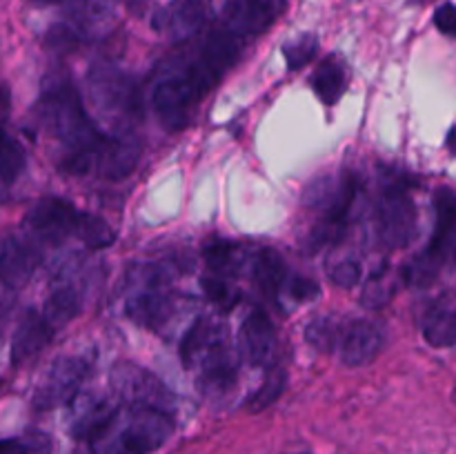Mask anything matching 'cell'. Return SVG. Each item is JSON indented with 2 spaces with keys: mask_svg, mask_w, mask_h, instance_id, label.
I'll return each mask as SVG.
<instances>
[{
  "mask_svg": "<svg viewBox=\"0 0 456 454\" xmlns=\"http://www.w3.org/2000/svg\"><path fill=\"white\" fill-rule=\"evenodd\" d=\"M243 52V38L227 29L209 31L194 49L160 62L151 85V107L167 129H178L218 85Z\"/></svg>",
  "mask_w": 456,
  "mask_h": 454,
  "instance_id": "obj_1",
  "label": "cell"
},
{
  "mask_svg": "<svg viewBox=\"0 0 456 454\" xmlns=\"http://www.w3.org/2000/svg\"><path fill=\"white\" fill-rule=\"evenodd\" d=\"M40 120L45 129L69 151L65 169L71 174H87L94 147L102 134L89 116L83 98L69 80H52L40 98Z\"/></svg>",
  "mask_w": 456,
  "mask_h": 454,
  "instance_id": "obj_2",
  "label": "cell"
},
{
  "mask_svg": "<svg viewBox=\"0 0 456 454\" xmlns=\"http://www.w3.org/2000/svg\"><path fill=\"white\" fill-rule=\"evenodd\" d=\"M174 434L172 412L118 405L87 434L92 454H154Z\"/></svg>",
  "mask_w": 456,
  "mask_h": 454,
  "instance_id": "obj_3",
  "label": "cell"
},
{
  "mask_svg": "<svg viewBox=\"0 0 456 454\" xmlns=\"http://www.w3.org/2000/svg\"><path fill=\"white\" fill-rule=\"evenodd\" d=\"M181 359L194 369L205 394H225L236 381V354L232 352L227 328L218 320L199 319L181 343Z\"/></svg>",
  "mask_w": 456,
  "mask_h": 454,
  "instance_id": "obj_4",
  "label": "cell"
},
{
  "mask_svg": "<svg viewBox=\"0 0 456 454\" xmlns=\"http://www.w3.org/2000/svg\"><path fill=\"white\" fill-rule=\"evenodd\" d=\"M92 120L98 118L110 132L129 134L141 118L136 80L114 62H94L85 80Z\"/></svg>",
  "mask_w": 456,
  "mask_h": 454,
  "instance_id": "obj_5",
  "label": "cell"
},
{
  "mask_svg": "<svg viewBox=\"0 0 456 454\" xmlns=\"http://www.w3.org/2000/svg\"><path fill=\"white\" fill-rule=\"evenodd\" d=\"M110 385L114 394L127 405H145V408L172 412L176 403L169 387L156 374L129 361H120L111 368Z\"/></svg>",
  "mask_w": 456,
  "mask_h": 454,
  "instance_id": "obj_6",
  "label": "cell"
},
{
  "mask_svg": "<svg viewBox=\"0 0 456 454\" xmlns=\"http://www.w3.org/2000/svg\"><path fill=\"white\" fill-rule=\"evenodd\" d=\"M89 374V365L83 356H61L53 361L34 390V408L53 409L74 401Z\"/></svg>",
  "mask_w": 456,
  "mask_h": 454,
  "instance_id": "obj_7",
  "label": "cell"
},
{
  "mask_svg": "<svg viewBox=\"0 0 456 454\" xmlns=\"http://www.w3.org/2000/svg\"><path fill=\"white\" fill-rule=\"evenodd\" d=\"M417 234V209L405 190H387L377 205V236L386 247H405Z\"/></svg>",
  "mask_w": 456,
  "mask_h": 454,
  "instance_id": "obj_8",
  "label": "cell"
},
{
  "mask_svg": "<svg viewBox=\"0 0 456 454\" xmlns=\"http://www.w3.org/2000/svg\"><path fill=\"white\" fill-rule=\"evenodd\" d=\"M78 209L65 199H43L27 212L25 234L31 240L43 243H61L67 236H76L78 227Z\"/></svg>",
  "mask_w": 456,
  "mask_h": 454,
  "instance_id": "obj_9",
  "label": "cell"
},
{
  "mask_svg": "<svg viewBox=\"0 0 456 454\" xmlns=\"http://www.w3.org/2000/svg\"><path fill=\"white\" fill-rule=\"evenodd\" d=\"M285 4L288 0H230L223 9V29L243 40L258 36L279 20Z\"/></svg>",
  "mask_w": 456,
  "mask_h": 454,
  "instance_id": "obj_10",
  "label": "cell"
},
{
  "mask_svg": "<svg viewBox=\"0 0 456 454\" xmlns=\"http://www.w3.org/2000/svg\"><path fill=\"white\" fill-rule=\"evenodd\" d=\"M40 247L27 234L7 231L0 236V285L18 289L34 276L40 265Z\"/></svg>",
  "mask_w": 456,
  "mask_h": 454,
  "instance_id": "obj_11",
  "label": "cell"
},
{
  "mask_svg": "<svg viewBox=\"0 0 456 454\" xmlns=\"http://www.w3.org/2000/svg\"><path fill=\"white\" fill-rule=\"evenodd\" d=\"M208 20V0H169L154 13L151 27L172 43H187Z\"/></svg>",
  "mask_w": 456,
  "mask_h": 454,
  "instance_id": "obj_12",
  "label": "cell"
},
{
  "mask_svg": "<svg viewBox=\"0 0 456 454\" xmlns=\"http://www.w3.org/2000/svg\"><path fill=\"white\" fill-rule=\"evenodd\" d=\"M141 160V142L132 134H111L102 136L94 147L89 169H96L102 178L118 181L129 176Z\"/></svg>",
  "mask_w": 456,
  "mask_h": 454,
  "instance_id": "obj_13",
  "label": "cell"
},
{
  "mask_svg": "<svg viewBox=\"0 0 456 454\" xmlns=\"http://www.w3.org/2000/svg\"><path fill=\"white\" fill-rule=\"evenodd\" d=\"M383 347V329L372 320H350L341 328L337 350L347 368L372 363Z\"/></svg>",
  "mask_w": 456,
  "mask_h": 454,
  "instance_id": "obj_14",
  "label": "cell"
},
{
  "mask_svg": "<svg viewBox=\"0 0 456 454\" xmlns=\"http://www.w3.org/2000/svg\"><path fill=\"white\" fill-rule=\"evenodd\" d=\"M276 350V328L263 310H252L240 323L239 356L249 365H265Z\"/></svg>",
  "mask_w": 456,
  "mask_h": 454,
  "instance_id": "obj_15",
  "label": "cell"
},
{
  "mask_svg": "<svg viewBox=\"0 0 456 454\" xmlns=\"http://www.w3.org/2000/svg\"><path fill=\"white\" fill-rule=\"evenodd\" d=\"M53 325L45 319L43 312L27 310L16 323L12 336V361L13 365H22L38 356L52 341Z\"/></svg>",
  "mask_w": 456,
  "mask_h": 454,
  "instance_id": "obj_16",
  "label": "cell"
},
{
  "mask_svg": "<svg viewBox=\"0 0 456 454\" xmlns=\"http://www.w3.org/2000/svg\"><path fill=\"white\" fill-rule=\"evenodd\" d=\"M125 310L134 323L159 329L172 316L174 298L167 288H132Z\"/></svg>",
  "mask_w": 456,
  "mask_h": 454,
  "instance_id": "obj_17",
  "label": "cell"
},
{
  "mask_svg": "<svg viewBox=\"0 0 456 454\" xmlns=\"http://www.w3.org/2000/svg\"><path fill=\"white\" fill-rule=\"evenodd\" d=\"M111 22H114V12L110 0H71L69 20L62 27L78 43L105 34Z\"/></svg>",
  "mask_w": 456,
  "mask_h": 454,
  "instance_id": "obj_18",
  "label": "cell"
},
{
  "mask_svg": "<svg viewBox=\"0 0 456 454\" xmlns=\"http://www.w3.org/2000/svg\"><path fill=\"white\" fill-rule=\"evenodd\" d=\"M436 207V223H435V234H432L430 247L423 254L426 258H430L436 265H444L445 256L452 249V236H454V218H456V203L454 194L450 187H444V190L436 194L435 199Z\"/></svg>",
  "mask_w": 456,
  "mask_h": 454,
  "instance_id": "obj_19",
  "label": "cell"
},
{
  "mask_svg": "<svg viewBox=\"0 0 456 454\" xmlns=\"http://www.w3.org/2000/svg\"><path fill=\"white\" fill-rule=\"evenodd\" d=\"M252 279L256 288L274 301L285 285V265L274 249H258L252 258Z\"/></svg>",
  "mask_w": 456,
  "mask_h": 454,
  "instance_id": "obj_20",
  "label": "cell"
},
{
  "mask_svg": "<svg viewBox=\"0 0 456 454\" xmlns=\"http://www.w3.org/2000/svg\"><path fill=\"white\" fill-rule=\"evenodd\" d=\"M312 87L314 93L325 105H337L347 87V71L338 58L328 56L312 76Z\"/></svg>",
  "mask_w": 456,
  "mask_h": 454,
  "instance_id": "obj_21",
  "label": "cell"
},
{
  "mask_svg": "<svg viewBox=\"0 0 456 454\" xmlns=\"http://www.w3.org/2000/svg\"><path fill=\"white\" fill-rule=\"evenodd\" d=\"M423 336L435 347H452L456 343V312L452 305H435L423 319Z\"/></svg>",
  "mask_w": 456,
  "mask_h": 454,
  "instance_id": "obj_22",
  "label": "cell"
},
{
  "mask_svg": "<svg viewBox=\"0 0 456 454\" xmlns=\"http://www.w3.org/2000/svg\"><path fill=\"white\" fill-rule=\"evenodd\" d=\"M80 310V294L71 283H61L52 289L47 303H45V319L56 328L65 320L74 319Z\"/></svg>",
  "mask_w": 456,
  "mask_h": 454,
  "instance_id": "obj_23",
  "label": "cell"
},
{
  "mask_svg": "<svg viewBox=\"0 0 456 454\" xmlns=\"http://www.w3.org/2000/svg\"><path fill=\"white\" fill-rule=\"evenodd\" d=\"M205 261L218 274H234L248 261L243 249L230 240H212L205 245Z\"/></svg>",
  "mask_w": 456,
  "mask_h": 454,
  "instance_id": "obj_24",
  "label": "cell"
},
{
  "mask_svg": "<svg viewBox=\"0 0 456 454\" xmlns=\"http://www.w3.org/2000/svg\"><path fill=\"white\" fill-rule=\"evenodd\" d=\"M27 167V154L25 147L9 136L4 129H0V181L13 182Z\"/></svg>",
  "mask_w": 456,
  "mask_h": 454,
  "instance_id": "obj_25",
  "label": "cell"
},
{
  "mask_svg": "<svg viewBox=\"0 0 456 454\" xmlns=\"http://www.w3.org/2000/svg\"><path fill=\"white\" fill-rule=\"evenodd\" d=\"M341 328H343V323H338L334 316H330V314L316 316V319L307 325L305 338H307V343H312V345L316 347V350L330 352L337 347Z\"/></svg>",
  "mask_w": 456,
  "mask_h": 454,
  "instance_id": "obj_26",
  "label": "cell"
},
{
  "mask_svg": "<svg viewBox=\"0 0 456 454\" xmlns=\"http://www.w3.org/2000/svg\"><path fill=\"white\" fill-rule=\"evenodd\" d=\"M285 383H288V377H285V369L283 368H272L270 372L265 374L263 378L261 387L252 394L249 399V409L252 412H261V409L270 408L285 390Z\"/></svg>",
  "mask_w": 456,
  "mask_h": 454,
  "instance_id": "obj_27",
  "label": "cell"
},
{
  "mask_svg": "<svg viewBox=\"0 0 456 454\" xmlns=\"http://www.w3.org/2000/svg\"><path fill=\"white\" fill-rule=\"evenodd\" d=\"M76 236L83 240L87 247H107L114 243V231L102 218L92 216V214H80Z\"/></svg>",
  "mask_w": 456,
  "mask_h": 454,
  "instance_id": "obj_28",
  "label": "cell"
},
{
  "mask_svg": "<svg viewBox=\"0 0 456 454\" xmlns=\"http://www.w3.org/2000/svg\"><path fill=\"white\" fill-rule=\"evenodd\" d=\"M395 294V279L390 276L387 267H381L377 274H372V279L368 280L363 289V305L365 307H381Z\"/></svg>",
  "mask_w": 456,
  "mask_h": 454,
  "instance_id": "obj_29",
  "label": "cell"
},
{
  "mask_svg": "<svg viewBox=\"0 0 456 454\" xmlns=\"http://www.w3.org/2000/svg\"><path fill=\"white\" fill-rule=\"evenodd\" d=\"M316 49H319V40L312 34H303L298 38H294L292 43L285 45L283 53L289 69H301V67H305L314 58Z\"/></svg>",
  "mask_w": 456,
  "mask_h": 454,
  "instance_id": "obj_30",
  "label": "cell"
},
{
  "mask_svg": "<svg viewBox=\"0 0 456 454\" xmlns=\"http://www.w3.org/2000/svg\"><path fill=\"white\" fill-rule=\"evenodd\" d=\"M328 272L332 283L338 285V288H354L361 280V265L354 258H343V261L330 265Z\"/></svg>",
  "mask_w": 456,
  "mask_h": 454,
  "instance_id": "obj_31",
  "label": "cell"
},
{
  "mask_svg": "<svg viewBox=\"0 0 456 454\" xmlns=\"http://www.w3.org/2000/svg\"><path fill=\"white\" fill-rule=\"evenodd\" d=\"M47 439L36 436L34 439H0V454H47Z\"/></svg>",
  "mask_w": 456,
  "mask_h": 454,
  "instance_id": "obj_32",
  "label": "cell"
},
{
  "mask_svg": "<svg viewBox=\"0 0 456 454\" xmlns=\"http://www.w3.org/2000/svg\"><path fill=\"white\" fill-rule=\"evenodd\" d=\"M435 25L439 27L441 34L445 36H454L456 31V9L452 3H445L436 9L435 13Z\"/></svg>",
  "mask_w": 456,
  "mask_h": 454,
  "instance_id": "obj_33",
  "label": "cell"
},
{
  "mask_svg": "<svg viewBox=\"0 0 456 454\" xmlns=\"http://www.w3.org/2000/svg\"><path fill=\"white\" fill-rule=\"evenodd\" d=\"M289 292H292V296L298 298V301H307V298H312L314 294H319V285L310 279H297V283H292Z\"/></svg>",
  "mask_w": 456,
  "mask_h": 454,
  "instance_id": "obj_34",
  "label": "cell"
},
{
  "mask_svg": "<svg viewBox=\"0 0 456 454\" xmlns=\"http://www.w3.org/2000/svg\"><path fill=\"white\" fill-rule=\"evenodd\" d=\"M12 305H13L12 294L7 292V288H3L0 289V341H3L4 328H7V319H9V312H12Z\"/></svg>",
  "mask_w": 456,
  "mask_h": 454,
  "instance_id": "obj_35",
  "label": "cell"
},
{
  "mask_svg": "<svg viewBox=\"0 0 456 454\" xmlns=\"http://www.w3.org/2000/svg\"><path fill=\"white\" fill-rule=\"evenodd\" d=\"M34 4H58V3H65V0H31Z\"/></svg>",
  "mask_w": 456,
  "mask_h": 454,
  "instance_id": "obj_36",
  "label": "cell"
},
{
  "mask_svg": "<svg viewBox=\"0 0 456 454\" xmlns=\"http://www.w3.org/2000/svg\"><path fill=\"white\" fill-rule=\"evenodd\" d=\"M301 454H307V452H301Z\"/></svg>",
  "mask_w": 456,
  "mask_h": 454,
  "instance_id": "obj_37",
  "label": "cell"
}]
</instances>
